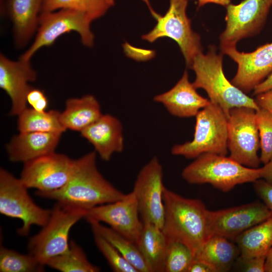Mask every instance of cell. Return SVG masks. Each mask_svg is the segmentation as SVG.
I'll return each instance as SVG.
<instances>
[{
  "label": "cell",
  "instance_id": "cell-18",
  "mask_svg": "<svg viewBox=\"0 0 272 272\" xmlns=\"http://www.w3.org/2000/svg\"><path fill=\"white\" fill-rule=\"evenodd\" d=\"M193 83L189 80L186 70L170 90L157 95L154 101L162 104L171 115L180 118L195 116L198 112L211 103L200 95Z\"/></svg>",
  "mask_w": 272,
  "mask_h": 272
},
{
  "label": "cell",
  "instance_id": "cell-43",
  "mask_svg": "<svg viewBox=\"0 0 272 272\" xmlns=\"http://www.w3.org/2000/svg\"><path fill=\"white\" fill-rule=\"evenodd\" d=\"M5 0H1V2H3V1H4Z\"/></svg>",
  "mask_w": 272,
  "mask_h": 272
},
{
  "label": "cell",
  "instance_id": "cell-40",
  "mask_svg": "<svg viewBox=\"0 0 272 272\" xmlns=\"http://www.w3.org/2000/svg\"><path fill=\"white\" fill-rule=\"evenodd\" d=\"M261 169V178L272 184V158Z\"/></svg>",
  "mask_w": 272,
  "mask_h": 272
},
{
  "label": "cell",
  "instance_id": "cell-23",
  "mask_svg": "<svg viewBox=\"0 0 272 272\" xmlns=\"http://www.w3.org/2000/svg\"><path fill=\"white\" fill-rule=\"evenodd\" d=\"M168 239L160 228L143 223L137 246L150 272H164Z\"/></svg>",
  "mask_w": 272,
  "mask_h": 272
},
{
  "label": "cell",
  "instance_id": "cell-5",
  "mask_svg": "<svg viewBox=\"0 0 272 272\" xmlns=\"http://www.w3.org/2000/svg\"><path fill=\"white\" fill-rule=\"evenodd\" d=\"M195 117L193 139L171 149L174 155L196 158L205 153L226 156L228 153V118L218 105L210 103Z\"/></svg>",
  "mask_w": 272,
  "mask_h": 272
},
{
  "label": "cell",
  "instance_id": "cell-33",
  "mask_svg": "<svg viewBox=\"0 0 272 272\" xmlns=\"http://www.w3.org/2000/svg\"><path fill=\"white\" fill-rule=\"evenodd\" d=\"M95 244L115 272H138L137 270L107 240L93 232Z\"/></svg>",
  "mask_w": 272,
  "mask_h": 272
},
{
  "label": "cell",
  "instance_id": "cell-42",
  "mask_svg": "<svg viewBox=\"0 0 272 272\" xmlns=\"http://www.w3.org/2000/svg\"><path fill=\"white\" fill-rule=\"evenodd\" d=\"M265 271L272 272V248L269 250L266 256Z\"/></svg>",
  "mask_w": 272,
  "mask_h": 272
},
{
  "label": "cell",
  "instance_id": "cell-2",
  "mask_svg": "<svg viewBox=\"0 0 272 272\" xmlns=\"http://www.w3.org/2000/svg\"><path fill=\"white\" fill-rule=\"evenodd\" d=\"M163 201L162 230L168 240L182 242L194 255L210 237L209 210L200 200L183 197L165 186Z\"/></svg>",
  "mask_w": 272,
  "mask_h": 272
},
{
  "label": "cell",
  "instance_id": "cell-6",
  "mask_svg": "<svg viewBox=\"0 0 272 272\" xmlns=\"http://www.w3.org/2000/svg\"><path fill=\"white\" fill-rule=\"evenodd\" d=\"M86 213L56 202L47 223L30 239L27 245L28 253L46 265L51 258L66 252L70 247L71 229L85 218Z\"/></svg>",
  "mask_w": 272,
  "mask_h": 272
},
{
  "label": "cell",
  "instance_id": "cell-19",
  "mask_svg": "<svg viewBox=\"0 0 272 272\" xmlns=\"http://www.w3.org/2000/svg\"><path fill=\"white\" fill-rule=\"evenodd\" d=\"M80 132L93 146L96 153L104 161L110 160L114 153L123 150L122 125L120 121L112 115L102 114Z\"/></svg>",
  "mask_w": 272,
  "mask_h": 272
},
{
  "label": "cell",
  "instance_id": "cell-17",
  "mask_svg": "<svg viewBox=\"0 0 272 272\" xmlns=\"http://www.w3.org/2000/svg\"><path fill=\"white\" fill-rule=\"evenodd\" d=\"M37 74L30 60L9 59L0 55V88L12 101L10 115L18 116L27 107V95L32 87L29 83L35 81Z\"/></svg>",
  "mask_w": 272,
  "mask_h": 272
},
{
  "label": "cell",
  "instance_id": "cell-28",
  "mask_svg": "<svg viewBox=\"0 0 272 272\" xmlns=\"http://www.w3.org/2000/svg\"><path fill=\"white\" fill-rule=\"evenodd\" d=\"M61 272H98L100 268L88 259L82 248L74 241L70 242L69 250L49 259L46 263Z\"/></svg>",
  "mask_w": 272,
  "mask_h": 272
},
{
  "label": "cell",
  "instance_id": "cell-10",
  "mask_svg": "<svg viewBox=\"0 0 272 272\" xmlns=\"http://www.w3.org/2000/svg\"><path fill=\"white\" fill-rule=\"evenodd\" d=\"M256 110L247 107L231 109L228 118V148L230 157L247 167L258 168L260 148Z\"/></svg>",
  "mask_w": 272,
  "mask_h": 272
},
{
  "label": "cell",
  "instance_id": "cell-37",
  "mask_svg": "<svg viewBox=\"0 0 272 272\" xmlns=\"http://www.w3.org/2000/svg\"><path fill=\"white\" fill-rule=\"evenodd\" d=\"M255 100L260 108L272 114V90L256 95Z\"/></svg>",
  "mask_w": 272,
  "mask_h": 272
},
{
  "label": "cell",
  "instance_id": "cell-21",
  "mask_svg": "<svg viewBox=\"0 0 272 272\" xmlns=\"http://www.w3.org/2000/svg\"><path fill=\"white\" fill-rule=\"evenodd\" d=\"M43 0H7L6 9L12 21L15 41L26 44L37 31Z\"/></svg>",
  "mask_w": 272,
  "mask_h": 272
},
{
  "label": "cell",
  "instance_id": "cell-27",
  "mask_svg": "<svg viewBox=\"0 0 272 272\" xmlns=\"http://www.w3.org/2000/svg\"><path fill=\"white\" fill-rule=\"evenodd\" d=\"M60 113L55 110L40 112L32 108H26L18 115V129L20 132L62 133L66 129L60 122Z\"/></svg>",
  "mask_w": 272,
  "mask_h": 272
},
{
  "label": "cell",
  "instance_id": "cell-39",
  "mask_svg": "<svg viewBox=\"0 0 272 272\" xmlns=\"http://www.w3.org/2000/svg\"><path fill=\"white\" fill-rule=\"evenodd\" d=\"M272 90V72L253 90V95L258 94Z\"/></svg>",
  "mask_w": 272,
  "mask_h": 272
},
{
  "label": "cell",
  "instance_id": "cell-11",
  "mask_svg": "<svg viewBox=\"0 0 272 272\" xmlns=\"http://www.w3.org/2000/svg\"><path fill=\"white\" fill-rule=\"evenodd\" d=\"M164 187L162 166L155 156L141 169L132 191L137 200L143 223L152 224L162 229L165 215Z\"/></svg>",
  "mask_w": 272,
  "mask_h": 272
},
{
  "label": "cell",
  "instance_id": "cell-34",
  "mask_svg": "<svg viewBox=\"0 0 272 272\" xmlns=\"http://www.w3.org/2000/svg\"><path fill=\"white\" fill-rule=\"evenodd\" d=\"M27 102L32 109L40 112L46 111L48 105V99L44 92L33 87L27 95Z\"/></svg>",
  "mask_w": 272,
  "mask_h": 272
},
{
  "label": "cell",
  "instance_id": "cell-14",
  "mask_svg": "<svg viewBox=\"0 0 272 272\" xmlns=\"http://www.w3.org/2000/svg\"><path fill=\"white\" fill-rule=\"evenodd\" d=\"M271 216L268 208L260 202L214 211L209 210L210 237L219 236L234 241L240 234Z\"/></svg>",
  "mask_w": 272,
  "mask_h": 272
},
{
  "label": "cell",
  "instance_id": "cell-4",
  "mask_svg": "<svg viewBox=\"0 0 272 272\" xmlns=\"http://www.w3.org/2000/svg\"><path fill=\"white\" fill-rule=\"evenodd\" d=\"M261 168L246 167L225 155L205 153L186 166L182 178L193 184L209 183L224 192L261 178Z\"/></svg>",
  "mask_w": 272,
  "mask_h": 272
},
{
  "label": "cell",
  "instance_id": "cell-24",
  "mask_svg": "<svg viewBox=\"0 0 272 272\" xmlns=\"http://www.w3.org/2000/svg\"><path fill=\"white\" fill-rule=\"evenodd\" d=\"M239 255L236 244L226 238L213 236L195 253L194 259L207 263L215 272H222L229 270Z\"/></svg>",
  "mask_w": 272,
  "mask_h": 272
},
{
  "label": "cell",
  "instance_id": "cell-13",
  "mask_svg": "<svg viewBox=\"0 0 272 272\" xmlns=\"http://www.w3.org/2000/svg\"><path fill=\"white\" fill-rule=\"evenodd\" d=\"M24 164L20 178L24 185L46 192L57 190L68 182L76 160L54 152Z\"/></svg>",
  "mask_w": 272,
  "mask_h": 272
},
{
  "label": "cell",
  "instance_id": "cell-38",
  "mask_svg": "<svg viewBox=\"0 0 272 272\" xmlns=\"http://www.w3.org/2000/svg\"><path fill=\"white\" fill-rule=\"evenodd\" d=\"M187 272H215V270L207 263L193 259Z\"/></svg>",
  "mask_w": 272,
  "mask_h": 272
},
{
  "label": "cell",
  "instance_id": "cell-25",
  "mask_svg": "<svg viewBox=\"0 0 272 272\" xmlns=\"http://www.w3.org/2000/svg\"><path fill=\"white\" fill-rule=\"evenodd\" d=\"M234 242L241 259L266 255L272 248V216L240 234Z\"/></svg>",
  "mask_w": 272,
  "mask_h": 272
},
{
  "label": "cell",
  "instance_id": "cell-16",
  "mask_svg": "<svg viewBox=\"0 0 272 272\" xmlns=\"http://www.w3.org/2000/svg\"><path fill=\"white\" fill-rule=\"evenodd\" d=\"M221 49L237 64L236 74L231 82L246 94L272 72V42L250 52H240L236 46L221 47Z\"/></svg>",
  "mask_w": 272,
  "mask_h": 272
},
{
  "label": "cell",
  "instance_id": "cell-8",
  "mask_svg": "<svg viewBox=\"0 0 272 272\" xmlns=\"http://www.w3.org/2000/svg\"><path fill=\"white\" fill-rule=\"evenodd\" d=\"M28 188L20 178L7 170L0 169V213L8 217L22 222L18 234L27 235L33 225L43 227L48 222L52 209H46L36 205L30 196Z\"/></svg>",
  "mask_w": 272,
  "mask_h": 272
},
{
  "label": "cell",
  "instance_id": "cell-26",
  "mask_svg": "<svg viewBox=\"0 0 272 272\" xmlns=\"http://www.w3.org/2000/svg\"><path fill=\"white\" fill-rule=\"evenodd\" d=\"M92 232L107 240L137 270L138 272H150L137 244L118 233L109 227L93 220L87 221Z\"/></svg>",
  "mask_w": 272,
  "mask_h": 272
},
{
  "label": "cell",
  "instance_id": "cell-36",
  "mask_svg": "<svg viewBox=\"0 0 272 272\" xmlns=\"http://www.w3.org/2000/svg\"><path fill=\"white\" fill-rule=\"evenodd\" d=\"M266 255L251 257L246 259H241L242 263V271L246 272H264Z\"/></svg>",
  "mask_w": 272,
  "mask_h": 272
},
{
  "label": "cell",
  "instance_id": "cell-12",
  "mask_svg": "<svg viewBox=\"0 0 272 272\" xmlns=\"http://www.w3.org/2000/svg\"><path fill=\"white\" fill-rule=\"evenodd\" d=\"M272 6V0H243L226 8V28L220 36L221 47L236 46L240 40L258 33Z\"/></svg>",
  "mask_w": 272,
  "mask_h": 272
},
{
  "label": "cell",
  "instance_id": "cell-9",
  "mask_svg": "<svg viewBox=\"0 0 272 272\" xmlns=\"http://www.w3.org/2000/svg\"><path fill=\"white\" fill-rule=\"evenodd\" d=\"M188 0H170L169 8L164 16L155 18L154 28L142 39L153 43L159 38L167 37L178 44L187 66L191 67L194 57L202 52L200 36L194 32L191 20L186 15Z\"/></svg>",
  "mask_w": 272,
  "mask_h": 272
},
{
  "label": "cell",
  "instance_id": "cell-29",
  "mask_svg": "<svg viewBox=\"0 0 272 272\" xmlns=\"http://www.w3.org/2000/svg\"><path fill=\"white\" fill-rule=\"evenodd\" d=\"M114 5L115 0H43L41 13L72 9L85 13L94 21Z\"/></svg>",
  "mask_w": 272,
  "mask_h": 272
},
{
  "label": "cell",
  "instance_id": "cell-41",
  "mask_svg": "<svg viewBox=\"0 0 272 272\" xmlns=\"http://www.w3.org/2000/svg\"><path fill=\"white\" fill-rule=\"evenodd\" d=\"M198 8H200L208 3H214L224 7H227L230 4L231 0H197Z\"/></svg>",
  "mask_w": 272,
  "mask_h": 272
},
{
  "label": "cell",
  "instance_id": "cell-3",
  "mask_svg": "<svg viewBox=\"0 0 272 272\" xmlns=\"http://www.w3.org/2000/svg\"><path fill=\"white\" fill-rule=\"evenodd\" d=\"M195 73L193 85L207 92L210 102L219 106L228 118L233 108L247 107L255 110L260 107L255 99L247 96L225 77L223 69V55L217 54L215 46L210 45L207 54L200 52L191 66Z\"/></svg>",
  "mask_w": 272,
  "mask_h": 272
},
{
  "label": "cell",
  "instance_id": "cell-1",
  "mask_svg": "<svg viewBox=\"0 0 272 272\" xmlns=\"http://www.w3.org/2000/svg\"><path fill=\"white\" fill-rule=\"evenodd\" d=\"M35 194L64 206L86 212L95 207L119 200L125 195L99 172L95 151L76 160L73 174L63 187L50 192L36 191Z\"/></svg>",
  "mask_w": 272,
  "mask_h": 272
},
{
  "label": "cell",
  "instance_id": "cell-30",
  "mask_svg": "<svg viewBox=\"0 0 272 272\" xmlns=\"http://www.w3.org/2000/svg\"><path fill=\"white\" fill-rule=\"evenodd\" d=\"M45 266L29 253L22 254L4 246L1 247V272H42Z\"/></svg>",
  "mask_w": 272,
  "mask_h": 272
},
{
  "label": "cell",
  "instance_id": "cell-32",
  "mask_svg": "<svg viewBox=\"0 0 272 272\" xmlns=\"http://www.w3.org/2000/svg\"><path fill=\"white\" fill-rule=\"evenodd\" d=\"M255 113L261 150L260 160L264 165L272 158V114L261 108Z\"/></svg>",
  "mask_w": 272,
  "mask_h": 272
},
{
  "label": "cell",
  "instance_id": "cell-7",
  "mask_svg": "<svg viewBox=\"0 0 272 272\" xmlns=\"http://www.w3.org/2000/svg\"><path fill=\"white\" fill-rule=\"evenodd\" d=\"M93 21L85 13L72 9L41 13L35 39L19 58L30 60L41 48L52 45L60 36L72 31L79 34L84 46H93L94 35L90 28Z\"/></svg>",
  "mask_w": 272,
  "mask_h": 272
},
{
  "label": "cell",
  "instance_id": "cell-31",
  "mask_svg": "<svg viewBox=\"0 0 272 272\" xmlns=\"http://www.w3.org/2000/svg\"><path fill=\"white\" fill-rule=\"evenodd\" d=\"M168 241L164 271L187 272L194 259L192 252L182 242L172 240Z\"/></svg>",
  "mask_w": 272,
  "mask_h": 272
},
{
  "label": "cell",
  "instance_id": "cell-15",
  "mask_svg": "<svg viewBox=\"0 0 272 272\" xmlns=\"http://www.w3.org/2000/svg\"><path fill=\"white\" fill-rule=\"evenodd\" d=\"M135 195L132 191L122 199L95 207L88 210L85 218L102 222L136 243L143 227Z\"/></svg>",
  "mask_w": 272,
  "mask_h": 272
},
{
  "label": "cell",
  "instance_id": "cell-35",
  "mask_svg": "<svg viewBox=\"0 0 272 272\" xmlns=\"http://www.w3.org/2000/svg\"><path fill=\"white\" fill-rule=\"evenodd\" d=\"M254 188L272 214V184L263 179H259L254 182Z\"/></svg>",
  "mask_w": 272,
  "mask_h": 272
},
{
  "label": "cell",
  "instance_id": "cell-22",
  "mask_svg": "<svg viewBox=\"0 0 272 272\" xmlns=\"http://www.w3.org/2000/svg\"><path fill=\"white\" fill-rule=\"evenodd\" d=\"M102 115L101 107L92 95L67 99L64 110L60 113V120L67 129L82 131Z\"/></svg>",
  "mask_w": 272,
  "mask_h": 272
},
{
  "label": "cell",
  "instance_id": "cell-20",
  "mask_svg": "<svg viewBox=\"0 0 272 272\" xmlns=\"http://www.w3.org/2000/svg\"><path fill=\"white\" fill-rule=\"evenodd\" d=\"M62 133L20 132L7 145L10 161L24 163L55 152Z\"/></svg>",
  "mask_w": 272,
  "mask_h": 272
}]
</instances>
